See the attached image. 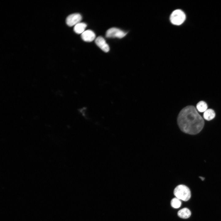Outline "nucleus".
Masks as SVG:
<instances>
[{
    "label": "nucleus",
    "instance_id": "obj_10",
    "mask_svg": "<svg viewBox=\"0 0 221 221\" xmlns=\"http://www.w3.org/2000/svg\"><path fill=\"white\" fill-rule=\"evenodd\" d=\"M215 115L214 111L212 109H207L204 112L203 117L205 120L210 121L214 118Z\"/></svg>",
    "mask_w": 221,
    "mask_h": 221
},
{
    "label": "nucleus",
    "instance_id": "obj_2",
    "mask_svg": "<svg viewBox=\"0 0 221 221\" xmlns=\"http://www.w3.org/2000/svg\"><path fill=\"white\" fill-rule=\"evenodd\" d=\"M174 194L176 197L184 201L188 200L191 196V193L189 188L187 186L180 184L174 189Z\"/></svg>",
    "mask_w": 221,
    "mask_h": 221
},
{
    "label": "nucleus",
    "instance_id": "obj_12",
    "mask_svg": "<svg viewBox=\"0 0 221 221\" xmlns=\"http://www.w3.org/2000/svg\"><path fill=\"white\" fill-rule=\"evenodd\" d=\"M171 205L173 207L177 208L181 206V202L180 200L178 198H174L171 201Z\"/></svg>",
    "mask_w": 221,
    "mask_h": 221
},
{
    "label": "nucleus",
    "instance_id": "obj_6",
    "mask_svg": "<svg viewBox=\"0 0 221 221\" xmlns=\"http://www.w3.org/2000/svg\"><path fill=\"white\" fill-rule=\"evenodd\" d=\"M95 42L96 45L104 52H107L109 51V46L106 43L104 39L102 37H98L95 39Z\"/></svg>",
    "mask_w": 221,
    "mask_h": 221
},
{
    "label": "nucleus",
    "instance_id": "obj_1",
    "mask_svg": "<svg viewBox=\"0 0 221 221\" xmlns=\"http://www.w3.org/2000/svg\"><path fill=\"white\" fill-rule=\"evenodd\" d=\"M177 124L183 132L196 134L199 133L204 126V121L193 106L183 108L179 113L177 119Z\"/></svg>",
    "mask_w": 221,
    "mask_h": 221
},
{
    "label": "nucleus",
    "instance_id": "obj_13",
    "mask_svg": "<svg viewBox=\"0 0 221 221\" xmlns=\"http://www.w3.org/2000/svg\"><path fill=\"white\" fill-rule=\"evenodd\" d=\"M200 178L202 180H204V177H202V176H200Z\"/></svg>",
    "mask_w": 221,
    "mask_h": 221
},
{
    "label": "nucleus",
    "instance_id": "obj_8",
    "mask_svg": "<svg viewBox=\"0 0 221 221\" xmlns=\"http://www.w3.org/2000/svg\"><path fill=\"white\" fill-rule=\"evenodd\" d=\"M190 211L187 208H183L180 210L177 213L178 215L182 219H187L191 215Z\"/></svg>",
    "mask_w": 221,
    "mask_h": 221
},
{
    "label": "nucleus",
    "instance_id": "obj_7",
    "mask_svg": "<svg viewBox=\"0 0 221 221\" xmlns=\"http://www.w3.org/2000/svg\"><path fill=\"white\" fill-rule=\"evenodd\" d=\"M82 39L86 42H91L95 37V35L94 33L91 30L85 31L81 35Z\"/></svg>",
    "mask_w": 221,
    "mask_h": 221
},
{
    "label": "nucleus",
    "instance_id": "obj_11",
    "mask_svg": "<svg viewBox=\"0 0 221 221\" xmlns=\"http://www.w3.org/2000/svg\"><path fill=\"white\" fill-rule=\"evenodd\" d=\"M196 108L200 112H205L207 109V106L206 102L204 101H200L196 105Z\"/></svg>",
    "mask_w": 221,
    "mask_h": 221
},
{
    "label": "nucleus",
    "instance_id": "obj_3",
    "mask_svg": "<svg viewBox=\"0 0 221 221\" xmlns=\"http://www.w3.org/2000/svg\"><path fill=\"white\" fill-rule=\"evenodd\" d=\"M171 22L174 25H180L182 24L186 19L184 13L180 10H174L170 16Z\"/></svg>",
    "mask_w": 221,
    "mask_h": 221
},
{
    "label": "nucleus",
    "instance_id": "obj_5",
    "mask_svg": "<svg viewBox=\"0 0 221 221\" xmlns=\"http://www.w3.org/2000/svg\"><path fill=\"white\" fill-rule=\"evenodd\" d=\"M82 16L79 13H74L69 15L67 18L66 22L68 25L72 26L80 22Z\"/></svg>",
    "mask_w": 221,
    "mask_h": 221
},
{
    "label": "nucleus",
    "instance_id": "obj_4",
    "mask_svg": "<svg viewBox=\"0 0 221 221\" xmlns=\"http://www.w3.org/2000/svg\"><path fill=\"white\" fill-rule=\"evenodd\" d=\"M127 33L116 28H112L108 29L106 32V36L107 37H117L119 38L125 37Z\"/></svg>",
    "mask_w": 221,
    "mask_h": 221
},
{
    "label": "nucleus",
    "instance_id": "obj_9",
    "mask_svg": "<svg viewBox=\"0 0 221 221\" xmlns=\"http://www.w3.org/2000/svg\"><path fill=\"white\" fill-rule=\"evenodd\" d=\"M87 27V24L83 22H79L74 26V30L77 34L82 33Z\"/></svg>",
    "mask_w": 221,
    "mask_h": 221
}]
</instances>
